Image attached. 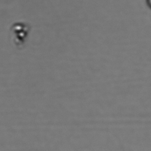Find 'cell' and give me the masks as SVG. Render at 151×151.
I'll use <instances>...</instances> for the list:
<instances>
[{
    "instance_id": "6da1fadb",
    "label": "cell",
    "mask_w": 151,
    "mask_h": 151,
    "mask_svg": "<svg viewBox=\"0 0 151 151\" xmlns=\"http://www.w3.org/2000/svg\"><path fill=\"white\" fill-rule=\"evenodd\" d=\"M148 1V4H149V5H150V7H151V0H147Z\"/></svg>"
}]
</instances>
